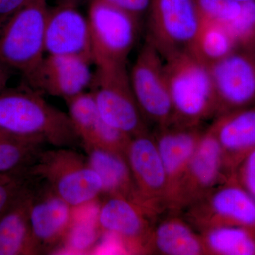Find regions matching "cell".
Wrapping results in <instances>:
<instances>
[{"mask_svg":"<svg viewBox=\"0 0 255 255\" xmlns=\"http://www.w3.org/2000/svg\"><path fill=\"white\" fill-rule=\"evenodd\" d=\"M0 130L19 136H38L55 147L81 144L68 113L50 105L31 87L0 90Z\"/></svg>","mask_w":255,"mask_h":255,"instance_id":"1","label":"cell"},{"mask_svg":"<svg viewBox=\"0 0 255 255\" xmlns=\"http://www.w3.org/2000/svg\"><path fill=\"white\" fill-rule=\"evenodd\" d=\"M172 107L173 123L200 126L217 117L218 105L209 67L189 50L164 58Z\"/></svg>","mask_w":255,"mask_h":255,"instance_id":"2","label":"cell"},{"mask_svg":"<svg viewBox=\"0 0 255 255\" xmlns=\"http://www.w3.org/2000/svg\"><path fill=\"white\" fill-rule=\"evenodd\" d=\"M48 0H26L0 24V62L26 78L46 56Z\"/></svg>","mask_w":255,"mask_h":255,"instance_id":"3","label":"cell"},{"mask_svg":"<svg viewBox=\"0 0 255 255\" xmlns=\"http://www.w3.org/2000/svg\"><path fill=\"white\" fill-rule=\"evenodd\" d=\"M28 177L40 179L74 208L94 202L103 186L87 157L73 147L43 150Z\"/></svg>","mask_w":255,"mask_h":255,"instance_id":"4","label":"cell"},{"mask_svg":"<svg viewBox=\"0 0 255 255\" xmlns=\"http://www.w3.org/2000/svg\"><path fill=\"white\" fill-rule=\"evenodd\" d=\"M91 91L102 119L129 137L148 132L137 105L127 65H98Z\"/></svg>","mask_w":255,"mask_h":255,"instance_id":"5","label":"cell"},{"mask_svg":"<svg viewBox=\"0 0 255 255\" xmlns=\"http://www.w3.org/2000/svg\"><path fill=\"white\" fill-rule=\"evenodd\" d=\"M87 18L96 66L127 65L136 41L138 18L103 0H92Z\"/></svg>","mask_w":255,"mask_h":255,"instance_id":"6","label":"cell"},{"mask_svg":"<svg viewBox=\"0 0 255 255\" xmlns=\"http://www.w3.org/2000/svg\"><path fill=\"white\" fill-rule=\"evenodd\" d=\"M201 24L194 0H152L146 40L164 59L190 50Z\"/></svg>","mask_w":255,"mask_h":255,"instance_id":"7","label":"cell"},{"mask_svg":"<svg viewBox=\"0 0 255 255\" xmlns=\"http://www.w3.org/2000/svg\"><path fill=\"white\" fill-rule=\"evenodd\" d=\"M137 105L145 120L157 128L173 123L174 112L163 58L145 39L129 73Z\"/></svg>","mask_w":255,"mask_h":255,"instance_id":"8","label":"cell"},{"mask_svg":"<svg viewBox=\"0 0 255 255\" xmlns=\"http://www.w3.org/2000/svg\"><path fill=\"white\" fill-rule=\"evenodd\" d=\"M190 208L191 221L201 230L212 226H235L255 235V199L234 172Z\"/></svg>","mask_w":255,"mask_h":255,"instance_id":"9","label":"cell"},{"mask_svg":"<svg viewBox=\"0 0 255 255\" xmlns=\"http://www.w3.org/2000/svg\"><path fill=\"white\" fill-rule=\"evenodd\" d=\"M226 170L222 149L214 132L204 130L169 205V209L190 207L224 182Z\"/></svg>","mask_w":255,"mask_h":255,"instance_id":"10","label":"cell"},{"mask_svg":"<svg viewBox=\"0 0 255 255\" xmlns=\"http://www.w3.org/2000/svg\"><path fill=\"white\" fill-rule=\"evenodd\" d=\"M125 157L137 201L157 215L167 208V178L155 139L148 132L129 140Z\"/></svg>","mask_w":255,"mask_h":255,"instance_id":"11","label":"cell"},{"mask_svg":"<svg viewBox=\"0 0 255 255\" xmlns=\"http://www.w3.org/2000/svg\"><path fill=\"white\" fill-rule=\"evenodd\" d=\"M209 69L217 100V117L255 105V50L238 48Z\"/></svg>","mask_w":255,"mask_h":255,"instance_id":"12","label":"cell"},{"mask_svg":"<svg viewBox=\"0 0 255 255\" xmlns=\"http://www.w3.org/2000/svg\"><path fill=\"white\" fill-rule=\"evenodd\" d=\"M156 215L136 201L120 195L106 196L98 213L102 233L119 238L129 254H147Z\"/></svg>","mask_w":255,"mask_h":255,"instance_id":"13","label":"cell"},{"mask_svg":"<svg viewBox=\"0 0 255 255\" xmlns=\"http://www.w3.org/2000/svg\"><path fill=\"white\" fill-rule=\"evenodd\" d=\"M91 63L82 57L46 55L25 80L28 86L43 95L66 101L85 92L91 85L94 75Z\"/></svg>","mask_w":255,"mask_h":255,"instance_id":"14","label":"cell"},{"mask_svg":"<svg viewBox=\"0 0 255 255\" xmlns=\"http://www.w3.org/2000/svg\"><path fill=\"white\" fill-rule=\"evenodd\" d=\"M33 188L30 219L38 255L56 251L63 245L73 221L75 208L46 184Z\"/></svg>","mask_w":255,"mask_h":255,"instance_id":"15","label":"cell"},{"mask_svg":"<svg viewBox=\"0 0 255 255\" xmlns=\"http://www.w3.org/2000/svg\"><path fill=\"white\" fill-rule=\"evenodd\" d=\"M47 55L79 56L93 62L88 18L78 6L57 4L50 8L45 32Z\"/></svg>","mask_w":255,"mask_h":255,"instance_id":"16","label":"cell"},{"mask_svg":"<svg viewBox=\"0 0 255 255\" xmlns=\"http://www.w3.org/2000/svg\"><path fill=\"white\" fill-rule=\"evenodd\" d=\"M66 102L69 116L82 146H95L125 155L131 137L111 127L102 119L91 92H82Z\"/></svg>","mask_w":255,"mask_h":255,"instance_id":"17","label":"cell"},{"mask_svg":"<svg viewBox=\"0 0 255 255\" xmlns=\"http://www.w3.org/2000/svg\"><path fill=\"white\" fill-rule=\"evenodd\" d=\"M199 127L171 124L157 128L152 135L167 174L168 209L178 183L204 134Z\"/></svg>","mask_w":255,"mask_h":255,"instance_id":"18","label":"cell"},{"mask_svg":"<svg viewBox=\"0 0 255 255\" xmlns=\"http://www.w3.org/2000/svg\"><path fill=\"white\" fill-rule=\"evenodd\" d=\"M209 128L222 149L226 170L231 174L255 150V105L221 114Z\"/></svg>","mask_w":255,"mask_h":255,"instance_id":"19","label":"cell"},{"mask_svg":"<svg viewBox=\"0 0 255 255\" xmlns=\"http://www.w3.org/2000/svg\"><path fill=\"white\" fill-rule=\"evenodd\" d=\"M31 184L0 218V255H38L30 219Z\"/></svg>","mask_w":255,"mask_h":255,"instance_id":"20","label":"cell"},{"mask_svg":"<svg viewBox=\"0 0 255 255\" xmlns=\"http://www.w3.org/2000/svg\"><path fill=\"white\" fill-rule=\"evenodd\" d=\"M164 255H206L201 235L187 221L177 216L169 217L152 227L147 253Z\"/></svg>","mask_w":255,"mask_h":255,"instance_id":"21","label":"cell"},{"mask_svg":"<svg viewBox=\"0 0 255 255\" xmlns=\"http://www.w3.org/2000/svg\"><path fill=\"white\" fill-rule=\"evenodd\" d=\"M83 147L89 164L102 180V194L123 196L137 202L135 186L125 155L95 146Z\"/></svg>","mask_w":255,"mask_h":255,"instance_id":"22","label":"cell"},{"mask_svg":"<svg viewBox=\"0 0 255 255\" xmlns=\"http://www.w3.org/2000/svg\"><path fill=\"white\" fill-rule=\"evenodd\" d=\"M47 144L41 137L8 133L0 141V173L16 177H29V171Z\"/></svg>","mask_w":255,"mask_h":255,"instance_id":"23","label":"cell"},{"mask_svg":"<svg viewBox=\"0 0 255 255\" xmlns=\"http://www.w3.org/2000/svg\"><path fill=\"white\" fill-rule=\"evenodd\" d=\"M236 49L226 25L201 19L200 28L189 51L209 68Z\"/></svg>","mask_w":255,"mask_h":255,"instance_id":"24","label":"cell"},{"mask_svg":"<svg viewBox=\"0 0 255 255\" xmlns=\"http://www.w3.org/2000/svg\"><path fill=\"white\" fill-rule=\"evenodd\" d=\"M206 255H255V235L235 226H212L201 230Z\"/></svg>","mask_w":255,"mask_h":255,"instance_id":"25","label":"cell"},{"mask_svg":"<svg viewBox=\"0 0 255 255\" xmlns=\"http://www.w3.org/2000/svg\"><path fill=\"white\" fill-rule=\"evenodd\" d=\"M242 4L240 14L226 26L237 48L255 50V1Z\"/></svg>","mask_w":255,"mask_h":255,"instance_id":"26","label":"cell"},{"mask_svg":"<svg viewBox=\"0 0 255 255\" xmlns=\"http://www.w3.org/2000/svg\"><path fill=\"white\" fill-rule=\"evenodd\" d=\"M202 20L228 24L237 17L242 10V3L235 0H194Z\"/></svg>","mask_w":255,"mask_h":255,"instance_id":"27","label":"cell"},{"mask_svg":"<svg viewBox=\"0 0 255 255\" xmlns=\"http://www.w3.org/2000/svg\"><path fill=\"white\" fill-rule=\"evenodd\" d=\"M101 231L98 221H80L74 213V218L63 245L72 251L85 252L95 245Z\"/></svg>","mask_w":255,"mask_h":255,"instance_id":"28","label":"cell"},{"mask_svg":"<svg viewBox=\"0 0 255 255\" xmlns=\"http://www.w3.org/2000/svg\"><path fill=\"white\" fill-rule=\"evenodd\" d=\"M31 179L29 177H14L8 182L0 183V218L31 184Z\"/></svg>","mask_w":255,"mask_h":255,"instance_id":"29","label":"cell"},{"mask_svg":"<svg viewBox=\"0 0 255 255\" xmlns=\"http://www.w3.org/2000/svg\"><path fill=\"white\" fill-rule=\"evenodd\" d=\"M234 173L243 187L255 199V150L242 161Z\"/></svg>","mask_w":255,"mask_h":255,"instance_id":"30","label":"cell"},{"mask_svg":"<svg viewBox=\"0 0 255 255\" xmlns=\"http://www.w3.org/2000/svg\"><path fill=\"white\" fill-rule=\"evenodd\" d=\"M137 18L147 13L152 0H103Z\"/></svg>","mask_w":255,"mask_h":255,"instance_id":"31","label":"cell"},{"mask_svg":"<svg viewBox=\"0 0 255 255\" xmlns=\"http://www.w3.org/2000/svg\"><path fill=\"white\" fill-rule=\"evenodd\" d=\"M26 0H0V24L19 9Z\"/></svg>","mask_w":255,"mask_h":255,"instance_id":"32","label":"cell"},{"mask_svg":"<svg viewBox=\"0 0 255 255\" xmlns=\"http://www.w3.org/2000/svg\"><path fill=\"white\" fill-rule=\"evenodd\" d=\"M11 78V69L0 62V90L5 88Z\"/></svg>","mask_w":255,"mask_h":255,"instance_id":"33","label":"cell"},{"mask_svg":"<svg viewBox=\"0 0 255 255\" xmlns=\"http://www.w3.org/2000/svg\"><path fill=\"white\" fill-rule=\"evenodd\" d=\"M57 4L70 5V6H78L79 3L82 0H56Z\"/></svg>","mask_w":255,"mask_h":255,"instance_id":"34","label":"cell"},{"mask_svg":"<svg viewBox=\"0 0 255 255\" xmlns=\"http://www.w3.org/2000/svg\"><path fill=\"white\" fill-rule=\"evenodd\" d=\"M16 177H12V176L8 175V174L0 173V183L8 182V181L11 180L13 178Z\"/></svg>","mask_w":255,"mask_h":255,"instance_id":"35","label":"cell"},{"mask_svg":"<svg viewBox=\"0 0 255 255\" xmlns=\"http://www.w3.org/2000/svg\"><path fill=\"white\" fill-rule=\"evenodd\" d=\"M7 132L3 131V130H0V141H1L2 139H4L5 137L7 135Z\"/></svg>","mask_w":255,"mask_h":255,"instance_id":"36","label":"cell"},{"mask_svg":"<svg viewBox=\"0 0 255 255\" xmlns=\"http://www.w3.org/2000/svg\"><path fill=\"white\" fill-rule=\"evenodd\" d=\"M235 1H238L239 3H246L251 2V1H255V0H235Z\"/></svg>","mask_w":255,"mask_h":255,"instance_id":"37","label":"cell"}]
</instances>
